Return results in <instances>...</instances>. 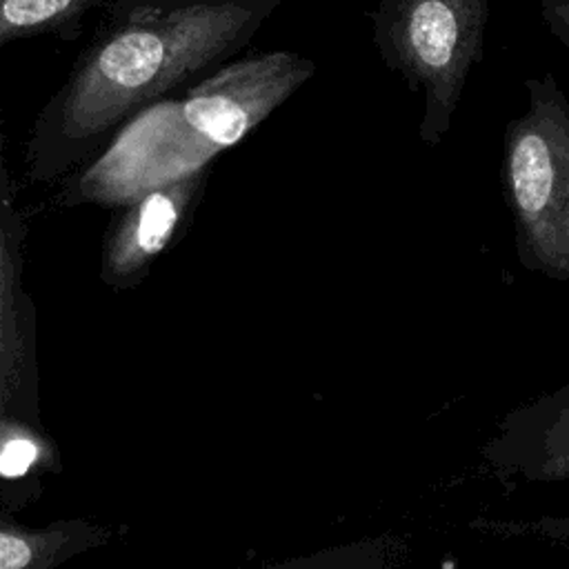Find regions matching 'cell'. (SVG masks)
Listing matches in <instances>:
<instances>
[{"mask_svg":"<svg viewBox=\"0 0 569 569\" xmlns=\"http://www.w3.org/2000/svg\"><path fill=\"white\" fill-rule=\"evenodd\" d=\"M11 253L7 236H0V378L4 373V360L9 356V311H11Z\"/></svg>","mask_w":569,"mask_h":569,"instance_id":"cell-9","label":"cell"},{"mask_svg":"<svg viewBox=\"0 0 569 569\" xmlns=\"http://www.w3.org/2000/svg\"><path fill=\"white\" fill-rule=\"evenodd\" d=\"M0 236H4V229H2V218H0Z\"/></svg>","mask_w":569,"mask_h":569,"instance_id":"cell-12","label":"cell"},{"mask_svg":"<svg viewBox=\"0 0 569 569\" xmlns=\"http://www.w3.org/2000/svg\"><path fill=\"white\" fill-rule=\"evenodd\" d=\"M202 184V171L144 191L127 207L104 244L102 276L113 284L136 280L171 242L191 200Z\"/></svg>","mask_w":569,"mask_h":569,"instance_id":"cell-6","label":"cell"},{"mask_svg":"<svg viewBox=\"0 0 569 569\" xmlns=\"http://www.w3.org/2000/svg\"><path fill=\"white\" fill-rule=\"evenodd\" d=\"M540 18L547 31L569 49V0H540Z\"/></svg>","mask_w":569,"mask_h":569,"instance_id":"cell-10","label":"cell"},{"mask_svg":"<svg viewBox=\"0 0 569 569\" xmlns=\"http://www.w3.org/2000/svg\"><path fill=\"white\" fill-rule=\"evenodd\" d=\"M480 460L500 482L569 480V382L507 411Z\"/></svg>","mask_w":569,"mask_h":569,"instance_id":"cell-5","label":"cell"},{"mask_svg":"<svg viewBox=\"0 0 569 569\" xmlns=\"http://www.w3.org/2000/svg\"><path fill=\"white\" fill-rule=\"evenodd\" d=\"M182 2H196V0H109L104 16H118L138 7H171Z\"/></svg>","mask_w":569,"mask_h":569,"instance_id":"cell-11","label":"cell"},{"mask_svg":"<svg viewBox=\"0 0 569 569\" xmlns=\"http://www.w3.org/2000/svg\"><path fill=\"white\" fill-rule=\"evenodd\" d=\"M284 0H196L104 16L38 120L36 144L82 151L171 89L247 49Z\"/></svg>","mask_w":569,"mask_h":569,"instance_id":"cell-1","label":"cell"},{"mask_svg":"<svg viewBox=\"0 0 569 569\" xmlns=\"http://www.w3.org/2000/svg\"><path fill=\"white\" fill-rule=\"evenodd\" d=\"M502 138L500 184L522 269L569 282V98L551 71L525 80Z\"/></svg>","mask_w":569,"mask_h":569,"instance_id":"cell-3","label":"cell"},{"mask_svg":"<svg viewBox=\"0 0 569 569\" xmlns=\"http://www.w3.org/2000/svg\"><path fill=\"white\" fill-rule=\"evenodd\" d=\"M109 0H0V49L33 36L76 38L89 13Z\"/></svg>","mask_w":569,"mask_h":569,"instance_id":"cell-7","label":"cell"},{"mask_svg":"<svg viewBox=\"0 0 569 569\" xmlns=\"http://www.w3.org/2000/svg\"><path fill=\"white\" fill-rule=\"evenodd\" d=\"M489 0H378L373 44L382 64L422 98L418 138L440 144L485 56Z\"/></svg>","mask_w":569,"mask_h":569,"instance_id":"cell-4","label":"cell"},{"mask_svg":"<svg viewBox=\"0 0 569 569\" xmlns=\"http://www.w3.org/2000/svg\"><path fill=\"white\" fill-rule=\"evenodd\" d=\"M62 529H22L0 520V569L49 567L67 545Z\"/></svg>","mask_w":569,"mask_h":569,"instance_id":"cell-8","label":"cell"},{"mask_svg":"<svg viewBox=\"0 0 569 569\" xmlns=\"http://www.w3.org/2000/svg\"><path fill=\"white\" fill-rule=\"evenodd\" d=\"M316 71L296 51L236 58L178 98L133 113L104 151L73 180L69 200L129 204L149 189L200 173L291 98Z\"/></svg>","mask_w":569,"mask_h":569,"instance_id":"cell-2","label":"cell"}]
</instances>
